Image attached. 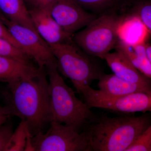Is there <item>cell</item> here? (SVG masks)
<instances>
[{
    "mask_svg": "<svg viewBox=\"0 0 151 151\" xmlns=\"http://www.w3.org/2000/svg\"><path fill=\"white\" fill-rule=\"evenodd\" d=\"M0 38L8 41L9 42L12 43L14 46L22 50L19 45L14 38L13 37L11 34V33L9 31L7 28L3 23L1 19H0Z\"/></svg>",
    "mask_w": 151,
    "mask_h": 151,
    "instance_id": "obj_23",
    "label": "cell"
},
{
    "mask_svg": "<svg viewBox=\"0 0 151 151\" xmlns=\"http://www.w3.org/2000/svg\"><path fill=\"white\" fill-rule=\"evenodd\" d=\"M12 116L11 111L6 105L0 107V126L8 122Z\"/></svg>",
    "mask_w": 151,
    "mask_h": 151,
    "instance_id": "obj_24",
    "label": "cell"
},
{
    "mask_svg": "<svg viewBox=\"0 0 151 151\" xmlns=\"http://www.w3.org/2000/svg\"><path fill=\"white\" fill-rule=\"evenodd\" d=\"M151 124L148 114L137 117L96 116L84 131L91 151H127Z\"/></svg>",
    "mask_w": 151,
    "mask_h": 151,
    "instance_id": "obj_2",
    "label": "cell"
},
{
    "mask_svg": "<svg viewBox=\"0 0 151 151\" xmlns=\"http://www.w3.org/2000/svg\"><path fill=\"white\" fill-rule=\"evenodd\" d=\"M0 12L9 19L37 32L24 0H0Z\"/></svg>",
    "mask_w": 151,
    "mask_h": 151,
    "instance_id": "obj_16",
    "label": "cell"
},
{
    "mask_svg": "<svg viewBox=\"0 0 151 151\" xmlns=\"http://www.w3.org/2000/svg\"><path fill=\"white\" fill-rule=\"evenodd\" d=\"M150 151H151V150H150Z\"/></svg>",
    "mask_w": 151,
    "mask_h": 151,
    "instance_id": "obj_28",
    "label": "cell"
},
{
    "mask_svg": "<svg viewBox=\"0 0 151 151\" xmlns=\"http://www.w3.org/2000/svg\"><path fill=\"white\" fill-rule=\"evenodd\" d=\"M85 10L100 15L118 8L129 0H73Z\"/></svg>",
    "mask_w": 151,
    "mask_h": 151,
    "instance_id": "obj_17",
    "label": "cell"
},
{
    "mask_svg": "<svg viewBox=\"0 0 151 151\" xmlns=\"http://www.w3.org/2000/svg\"><path fill=\"white\" fill-rule=\"evenodd\" d=\"M56 59L58 68L71 81L76 90L99 80L103 73L74 42L73 39L58 44L49 45Z\"/></svg>",
    "mask_w": 151,
    "mask_h": 151,
    "instance_id": "obj_5",
    "label": "cell"
},
{
    "mask_svg": "<svg viewBox=\"0 0 151 151\" xmlns=\"http://www.w3.org/2000/svg\"><path fill=\"white\" fill-rule=\"evenodd\" d=\"M132 14L137 16L151 33V0H144L135 4Z\"/></svg>",
    "mask_w": 151,
    "mask_h": 151,
    "instance_id": "obj_20",
    "label": "cell"
},
{
    "mask_svg": "<svg viewBox=\"0 0 151 151\" xmlns=\"http://www.w3.org/2000/svg\"><path fill=\"white\" fill-rule=\"evenodd\" d=\"M149 31L140 19L134 14L126 16L118 30L119 40L134 45L146 42Z\"/></svg>",
    "mask_w": 151,
    "mask_h": 151,
    "instance_id": "obj_14",
    "label": "cell"
},
{
    "mask_svg": "<svg viewBox=\"0 0 151 151\" xmlns=\"http://www.w3.org/2000/svg\"><path fill=\"white\" fill-rule=\"evenodd\" d=\"M55 0H34L35 6L50 10Z\"/></svg>",
    "mask_w": 151,
    "mask_h": 151,
    "instance_id": "obj_25",
    "label": "cell"
},
{
    "mask_svg": "<svg viewBox=\"0 0 151 151\" xmlns=\"http://www.w3.org/2000/svg\"><path fill=\"white\" fill-rule=\"evenodd\" d=\"M24 1L32 5L33 6H35V4L34 0H24Z\"/></svg>",
    "mask_w": 151,
    "mask_h": 151,
    "instance_id": "obj_27",
    "label": "cell"
},
{
    "mask_svg": "<svg viewBox=\"0 0 151 151\" xmlns=\"http://www.w3.org/2000/svg\"><path fill=\"white\" fill-rule=\"evenodd\" d=\"M29 132L27 125L21 121L14 131L6 151H24L28 134Z\"/></svg>",
    "mask_w": 151,
    "mask_h": 151,
    "instance_id": "obj_18",
    "label": "cell"
},
{
    "mask_svg": "<svg viewBox=\"0 0 151 151\" xmlns=\"http://www.w3.org/2000/svg\"><path fill=\"white\" fill-rule=\"evenodd\" d=\"M125 16L118 15L114 11L100 15L74 34L73 40L89 56L104 59L115 49L119 40L118 29Z\"/></svg>",
    "mask_w": 151,
    "mask_h": 151,
    "instance_id": "obj_4",
    "label": "cell"
},
{
    "mask_svg": "<svg viewBox=\"0 0 151 151\" xmlns=\"http://www.w3.org/2000/svg\"><path fill=\"white\" fill-rule=\"evenodd\" d=\"M46 70L49 78L52 122L70 126L80 132L84 131L96 116L91 108L79 100L65 83L58 70L57 64L47 66Z\"/></svg>",
    "mask_w": 151,
    "mask_h": 151,
    "instance_id": "obj_3",
    "label": "cell"
},
{
    "mask_svg": "<svg viewBox=\"0 0 151 151\" xmlns=\"http://www.w3.org/2000/svg\"><path fill=\"white\" fill-rule=\"evenodd\" d=\"M50 125L45 133L32 137L34 151H91L84 131L55 122Z\"/></svg>",
    "mask_w": 151,
    "mask_h": 151,
    "instance_id": "obj_6",
    "label": "cell"
},
{
    "mask_svg": "<svg viewBox=\"0 0 151 151\" xmlns=\"http://www.w3.org/2000/svg\"><path fill=\"white\" fill-rule=\"evenodd\" d=\"M0 55L17 60L22 62L31 63L30 58L24 51L8 41L0 38Z\"/></svg>",
    "mask_w": 151,
    "mask_h": 151,
    "instance_id": "obj_19",
    "label": "cell"
},
{
    "mask_svg": "<svg viewBox=\"0 0 151 151\" xmlns=\"http://www.w3.org/2000/svg\"><path fill=\"white\" fill-rule=\"evenodd\" d=\"M29 11L36 31L48 45L62 43L72 39L73 36L61 28L52 17L49 10L33 6Z\"/></svg>",
    "mask_w": 151,
    "mask_h": 151,
    "instance_id": "obj_10",
    "label": "cell"
},
{
    "mask_svg": "<svg viewBox=\"0 0 151 151\" xmlns=\"http://www.w3.org/2000/svg\"><path fill=\"white\" fill-rule=\"evenodd\" d=\"M105 60L113 74L126 81L151 86V79L141 73L124 55L118 51L109 52Z\"/></svg>",
    "mask_w": 151,
    "mask_h": 151,
    "instance_id": "obj_11",
    "label": "cell"
},
{
    "mask_svg": "<svg viewBox=\"0 0 151 151\" xmlns=\"http://www.w3.org/2000/svg\"><path fill=\"white\" fill-rule=\"evenodd\" d=\"M0 19L22 49L40 68L57 64L50 47L36 32L9 19L0 12Z\"/></svg>",
    "mask_w": 151,
    "mask_h": 151,
    "instance_id": "obj_8",
    "label": "cell"
},
{
    "mask_svg": "<svg viewBox=\"0 0 151 151\" xmlns=\"http://www.w3.org/2000/svg\"><path fill=\"white\" fill-rule=\"evenodd\" d=\"M151 124L127 151H150Z\"/></svg>",
    "mask_w": 151,
    "mask_h": 151,
    "instance_id": "obj_21",
    "label": "cell"
},
{
    "mask_svg": "<svg viewBox=\"0 0 151 151\" xmlns=\"http://www.w3.org/2000/svg\"><path fill=\"white\" fill-rule=\"evenodd\" d=\"M146 42L127 44L118 40L115 49L122 53L141 73L151 79V64L146 51Z\"/></svg>",
    "mask_w": 151,
    "mask_h": 151,
    "instance_id": "obj_15",
    "label": "cell"
},
{
    "mask_svg": "<svg viewBox=\"0 0 151 151\" xmlns=\"http://www.w3.org/2000/svg\"><path fill=\"white\" fill-rule=\"evenodd\" d=\"M49 11L61 28L72 36L98 16L85 10L73 0H55Z\"/></svg>",
    "mask_w": 151,
    "mask_h": 151,
    "instance_id": "obj_9",
    "label": "cell"
},
{
    "mask_svg": "<svg viewBox=\"0 0 151 151\" xmlns=\"http://www.w3.org/2000/svg\"><path fill=\"white\" fill-rule=\"evenodd\" d=\"M14 131L12 124L7 122L0 126V151H6Z\"/></svg>",
    "mask_w": 151,
    "mask_h": 151,
    "instance_id": "obj_22",
    "label": "cell"
},
{
    "mask_svg": "<svg viewBox=\"0 0 151 151\" xmlns=\"http://www.w3.org/2000/svg\"><path fill=\"white\" fill-rule=\"evenodd\" d=\"M146 51L148 57L151 64V45H147Z\"/></svg>",
    "mask_w": 151,
    "mask_h": 151,
    "instance_id": "obj_26",
    "label": "cell"
},
{
    "mask_svg": "<svg viewBox=\"0 0 151 151\" xmlns=\"http://www.w3.org/2000/svg\"><path fill=\"white\" fill-rule=\"evenodd\" d=\"M83 96L89 108L106 109L122 113L151 112V92H136L119 97L103 94L90 85L83 86L77 91Z\"/></svg>",
    "mask_w": 151,
    "mask_h": 151,
    "instance_id": "obj_7",
    "label": "cell"
},
{
    "mask_svg": "<svg viewBox=\"0 0 151 151\" xmlns=\"http://www.w3.org/2000/svg\"><path fill=\"white\" fill-rule=\"evenodd\" d=\"M40 69L31 63L0 55V81L7 84L19 78L36 75Z\"/></svg>",
    "mask_w": 151,
    "mask_h": 151,
    "instance_id": "obj_13",
    "label": "cell"
},
{
    "mask_svg": "<svg viewBox=\"0 0 151 151\" xmlns=\"http://www.w3.org/2000/svg\"><path fill=\"white\" fill-rule=\"evenodd\" d=\"M45 68L36 75L8 84L5 97L12 116L25 122L32 137L52 122L51 103Z\"/></svg>",
    "mask_w": 151,
    "mask_h": 151,
    "instance_id": "obj_1",
    "label": "cell"
},
{
    "mask_svg": "<svg viewBox=\"0 0 151 151\" xmlns=\"http://www.w3.org/2000/svg\"><path fill=\"white\" fill-rule=\"evenodd\" d=\"M98 80V90L111 97H119L136 92H151V86L132 83L114 74H103Z\"/></svg>",
    "mask_w": 151,
    "mask_h": 151,
    "instance_id": "obj_12",
    "label": "cell"
}]
</instances>
